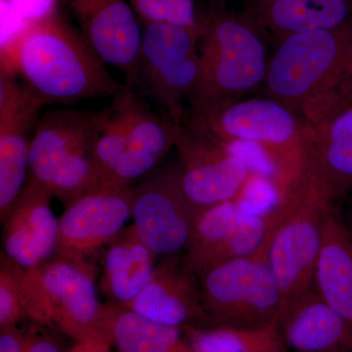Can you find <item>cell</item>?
Wrapping results in <instances>:
<instances>
[{"label": "cell", "instance_id": "obj_19", "mask_svg": "<svg viewBox=\"0 0 352 352\" xmlns=\"http://www.w3.org/2000/svg\"><path fill=\"white\" fill-rule=\"evenodd\" d=\"M279 325L287 346L296 352H352V326L315 288L285 310Z\"/></svg>", "mask_w": 352, "mask_h": 352}, {"label": "cell", "instance_id": "obj_15", "mask_svg": "<svg viewBox=\"0 0 352 352\" xmlns=\"http://www.w3.org/2000/svg\"><path fill=\"white\" fill-rule=\"evenodd\" d=\"M78 30L107 65L122 72L132 89L138 74L142 31L126 0H60Z\"/></svg>", "mask_w": 352, "mask_h": 352}, {"label": "cell", "instance_id": "obj_35", "mask_svg": "<svg viewBox=\"0 0 352 352\" xmlns=\"http://www.w3.org/2000/svg\"><path fill=\"white\" fill-rule=\"evenodd\" d=\"M215 1H219V2H221L222 0H215Z\"/></svg>", "mask_w": 352, "mask_h": 352}, {"label": "cell", "instance_id": "obj_18", "mask_svg": "<svg viewBox=\"0 0 352 352\" xmlns=\"http://www.w3.org/2000/svg\"><path fill=\"white\" fill-rule=\"evenodd\" d=\"M177 126L175 120L154 112L132 90L127 146L107 180L101 183L129 187L147 175L175 147Z\"/></svg>", "mask_w": 352, "mask_h": 352}, {"label": "cell", "instance_id": "obj_3", "mask_svg": "<svg viewBox=\"0 0 352 352\" xmlns=\"http://www.w3.org/2000/svg\"><path fill=\"white\" fill-rule=\"evenodd\" d=\"M203 20L200 78L188 97L197 113L242 100L263 85L271 58L265 32L247 14L214 8Z\"/></svg>", "mask_w": 352, "mask_h": 352}, {"label": "cell", "instance_id": "obj_24", "mask_svg": "<svg viewBox=\"0 0 352 352\" xmlns=\"http://www.w3.org/2000/svg\"><path fill=\"white\" fill-rule=\"evenodd\" d=\"M185 337L191 352H289L279 323L259 327L189 326Z\"/></svg>", "mask_w": 352, "mask_h": 352}, {"label": "cell", "instance_id": "obj_23", "mask_svg": "<svg viewBox=\"0 0 352 352\" xmlns=\"http://www.w3.org/2000/svg\"><path fill=\"white\" fill-rule=\"evenodd\" d=\"M103 328L116 352H191L184 328L157 323L115 303L103 305Z\"/></svg>", "mask_w": 352, "mask_h": 352}, {"label": "cell", "instance_id": "obj_16", "mask_svg": "<svg viewBox=\"0 0 352 352\" xmlns=\"http://www.w3.org/2000/svg\"><path fill=\"white\" fill-rule=\"evenodd\" d=\"M53 196L29 176L4 223L3 252L25 270L41 265L56 254L59 221L53 214Z\"/></svg>", "mask_w": 352, "mask_h": 352}, {"label": "cell", "instance_id": "obj_31", "mask_svg": "<svg viewBox=\"0 0 352 352\" xmlns=\"http://www.w3.org/2000/svg\"><path fill=\"white\" fill-rule=\"evenodd\" d=\"M25 22L43 19L58 10L60 0H6Z\"/></svg>", "mask_w": 352, "mask_h": 352}, {"label": "cell", "instance_id": "obj_10", "mask_svg": "<svg viewBox=\"0 0 352 352\" xmlns=\"http://www.w3.org/2000/svg\"><path fill=\"white\" fill-rule=\"evenodd\" d=\"M175 147L180 185L199 214L235 201L252 175L249 166L208 129L198 113H186L178 122Z\"/></svg>", "mask_w": 352, "mask_h": 352}, {"label": "cell", "instance_id": "obj_34", "mask_svg": "<svg viewBox=\"0 0 352 352\" xmlns=\"http://www.w3.org/2000/svg\"><path fill=\"white\" fill-rule=\"evenodd\" d=\"M68 352H115L108 342H75L69 346Z\"/></svg>", "mask_w": 352, "mask_h": 352}, {"label": "cell", "instance_id": "obj_14", "mask_svg": "<svg viewBox=\"0 0 352 352\" xmlns=\"http://www.w3.org/2000/svg\"><path fill=\"white\" fill-rule=\"evenodd\" d=\"M302 177L330 203L352 190V106L317 120H302Z\"/></svg>", "mask_w": 352, "mask_h": 352}, {"label": "cell", "instance_id": "obj_7", "mask_svg": "<svg viewBox=\"0 0 352 352\" xmlns=\"http://www.w3.org/2000/svg\"><path fill=\"white\" fill-rule=\"evenodd\" d=\"M271 236L256 254L219 264L199 277L210 325L252 328L279 323L281 294L268 261Z\"/></svg>", "mask_w": 352, "mask_h": 352}, {"label": "cell", "instance_id": "obj_2", "mask_svg": "<svg viewBox=\"0 0 352 352\" xmlns=\"http://www.w3.org/2000/svg\"><path fill=\"white\" fill-rule=\"evenodd\" d=\"M277 43L263 83L266 96L305 122L320 120L352 78V20L336 29L291 34Z\"/></svg>", "mask_w": 352, "mask_h": 352}, {"label": "cell", "instance_id": "obj_9", "mask_svg": "<svg viewBox=\"0 0 352 352\" xmlns=\"http://www.w3.org/2000/svg\"><path fill=\"white\" fill-rule=\"evenodd\" d=\"M198 113L208 129L226 144L250 143L263 149L279 173L280 193L300 179L302 122L279 102L268 97L247 99Z\"/></svg>", "mask_w": 352, "mask_h": 352}, {"label": "cell", "instance_id": "obj_27", "mask_svg": "<svg viewBox=\"0 0 352 352\" xmlns=\"http://www.w3.org/2000/svg\"><path fill=\"white\" fill-rule=\"evenodd\" d=\"M131 6L144 25L195 27L201 22L193 0H131Z\"/></svg>", "mask_w": 352, "mask_h": 352}, {"label": "cell", "instance_id": "obj_25", "mask_svg": "<svg viewBox=\"0 0 352 352\" xmlns=\"http://www.w3.org/2000/svg\"><path fill=\"white\" fill-rule=\"evenodd\" d=\"M241 214L237 203L231 201L198 214L183 261V265L189 272L198 277L206 259L230 233Z\"/></svg>", "mask_w": 352, "mask_h": 352}, {"label": "cell", "instance_id": "obj_13", "mask_svg": "<svg viewBox=\"0 0 352 352\" xmlns=\"http://www.w3.org/2000/svg\"><path fill=\"white\" fill-rule=\"evenodd\" d=\"M198 214L183 192L176 168L133 188L132 224L157 256L185 251Z\"/></svg>", "mask_w": 352, "mask_h": 352}, {"label": "cell", "instance_id": "obj_22", "mask_svg": "<svg viewBox=\"0 0 352 352\" xmlns=\"http://www.w3.org/2000/svg\"><path fill=\"white\" fill-rule=\"evenodd\" d=\"M314 288L352 326V232L333 208L324 223Z\"/></svg>", "mask_w": 352, "mask_h": 352}, {"label": "cell", "instance_id": "obj_5", "mask_svg": "<svg viewBox=\"0 0 352 352\" xmlns=\"http://www.w3.org/2000/svg\"><path fill=\"white\" fill-rule=\"evenodd\" d=\"M112 111V105L99 111L56 109L39 120L30 151V176L66 207L99 184L92 154Z\"/></svg>", "mask_w": 352, "mask_h": 352}, {"label": "cell", "instance_id": "obj_32", "mask_svg": "<svg viewBox=\"0 0 352 352\" xmlns=\"http://www.w3.org/2000/svg\"><path fill=\"white\" fill-rule=\"evenodd\" d=\"M25 333L18 326L0 329V352H24Z\"/></svg>", "mask_w": 352, "mask_h": 352}, {"label": "cell", "instance_id": "obj_11", "mask_svg": "<svg viewBox=\"0 0 352 352\" xmlns=\"http://www.w3.org/2000/svg\"><path fill=\"white\" fill-rule=\"evenodd\" d=\"M44 104L17 76L0 73V221L19 198L30 176V151Z\"/></svg>", "mask_w": 352, "mask_h": 352}, {"label": "cell", "instance_id": "obj_30", "mask_svg": "<svg viewBox=\"0 0 352 352\" xmlns=\"http://www.w3.org/2000/svg\"><path fill=\"white\" fill-rule=\"evenodd\" d=\"M25 333L24 352H68L69 346L65 344L59 333L32 324Z\"/></svg>", "mask_w": 352, "mask_h": 352}, {"label": "cell", "instance_id": "obj_1", "mask_svg": "<svg viewBox=\"0 0 352 352\" xmlns=\"http://www.w3.org/2000/svg\"><path fill=\"white\" fill-rule=\"evenodd\" d=\"M6 51L10 54H2L6 63H1V72L19 76L44 105L115 98L127 89L126 83L109 73L107 64L59 9L28 23Z\"/></svg>", "mask_w": 352, "mask_h": 352}, {"label": "cell", "instance_id": "obj_26", "mask_svg": "<svg viewBox=\"0 0 352 352\" xmlns=\"http://www.w3.org/2000/svg\"><path fill=\"white\" fill-rule=\"evenodd\" d=\"M132 90L113 98L112 115L94 146L92 161L99 183L107 180L111 173L124 154L129 140L131 122V100Z\"/></svg>", "mask_w": 352, "mask_h": 352}, {"label": "cell", "instance_id": "obj_28", "mask_svg": "<svg viewBox=\"0 0 352 352\" xmlns=\"http://www.w3.org/2000/svg\"><path fill=\"white\" fill-rule=\"evenodd\" d=\"M0 258V329L18 326L25 317L23 305L22 279L24 268L1 252Z\"/></svg>", "mask_w": 352, "mask_h": 352}, {"label": "cell", "instance_id": "obj_21", "mask_svg": "<svg viewBox=\"0 0 352 352\" xmlns=\"http://www.w3.org/2000/svg\"><path fill=\"white\" fill-rule=\"evenodd\" d=\"M245 14L279 41L346 24L352 20V0H249Z\"/></svg>", "mask_w": 352, "mask_h": 352}, {"label": "cell", "instance_id": "obj_20", "mask_svg": "<svg viewBox=\"0 0 352 352\" xmlns=\"http://www.w3.org/2000/svg\"><path fill=\"white\" fill-rule=\"evenodd\" d=\"M157 258L133 224L124 227L102 252L99 287L109 302L129 307L151 280Z\"/></svg>", "mask_w": 352, "mask_h": 352}, {"label": "cell", "instance_id": "obj_33", "mask_svg": "<svg viewBox=\"0 0 352 352\" xmlns=\"http://www.w3.org/2000/svg\"><path fill=\"white\" fill-rule=\"evenodd\" d=\"M351 106H352V78L340 88V91L336 95L329 115Z\"/></svg>", "mask_w": 352, "mask_h": 352}, {"label": "cell", "instance_id": "obj_12", "mask_svg": "<svg viewBox=\"0 0 352 352\" xmlns=\"http://www.w3.org/2000/svg\"><path fill=\"white\" fill-rule=\"evenodd\" d=\"M133 187L99 183L67 206L58 219L56 254L89 261L126 227L132 214Z\"/></svg>", "mask_w": 352, "mask_h": 352}, {"label": "cell", "instance_id": "obj_4", "mask_svg": "<svg viewBox=\"0 0 352 352\" xmlns=\"http://www.w3.org/2000/svg\"><path fill=\"white\" fill-rule=\"evenodd\" d=\"M96 270L89 261L55 254L25 270L21 279L25 317L80 342H108ZM109 344V342H108Z\"/></svg>", "mask_w": 352, "mask_h": 352}, {"label": "cell", "instance_id": "obj_8", "mask_svg": "<svg viewBox=\"0 0 352 352\" xmlns=\"http://www.w3.org/2000/svg\"><path fill=\"white\" fill-rule=\"evenodd\" d=\"M201 24L182 27L147 24L141 36L138 74L131 90L155 102L161 113L175 122L186 115L182 102L188 98L201 73L199 41Z\"/></svg>", "mask_w": 352, "mask_h": 352}, {"label": "cell", "instance_id": "obj_29", "mask_svg": "<svg viewBox=\"0 0 352 352\" xmlns=\"http://www.w3.org/2000/svg\"><path fill=\"white\" fill-rule=\"evenodd\" d=\"M281 199L280 190L272 180L252 173L235 201L243 214L264 215L274 210Z\"/></svg>", "mask_w": 352, "mask_h": 352}, {"label": "cell", "instance_id": "obj_17", "mask_svg": "<svg viewBox=\"0 0 352 352\" xmlns=\"http://www.w3.org/2000/svg\"><path fill=\"white\" fill-rule=\"evenodd\" d=\"M127 308L173 327L208 323L196 275L175 261L157 265L149 283Z\"/></svg>", "mask_w": 352, "mask_h": 352}, {"label": "cell", "instance_id": "obj_6", "mask_svg": "<svg viewBox=\"0 0 352 352\" xmlns=\"http://www.w3.org/2000/svg\"><path fill=\"white\" fill-rule=\"evenodd\" d=\"M286 214L271 236L268 261L281 294L282 314L314 288L323 229L333 204L300 177L282 194ZM281 318V317H280Z\"/></svg>", "mask_w": 352, "mask_h": 352}]
</instances>
